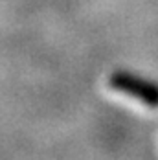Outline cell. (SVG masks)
I'll list each match as a JSON object with an SVG mask.
<instances>
[{"label": "cell", "mask_w": 158, "mask_h": 160, "mask_svg": "<svg viewBox=\"0 0 158 160\" xmlns=\"http://www.w3.org/2000/svg\"><path fill=\"white\" fill-rule=\"evenodd\" d=\"M114 90L140 99L147 107H158V85L129 72H114L109 79Z\"/></svg>", "instance_id": "1"}]
</instances>
